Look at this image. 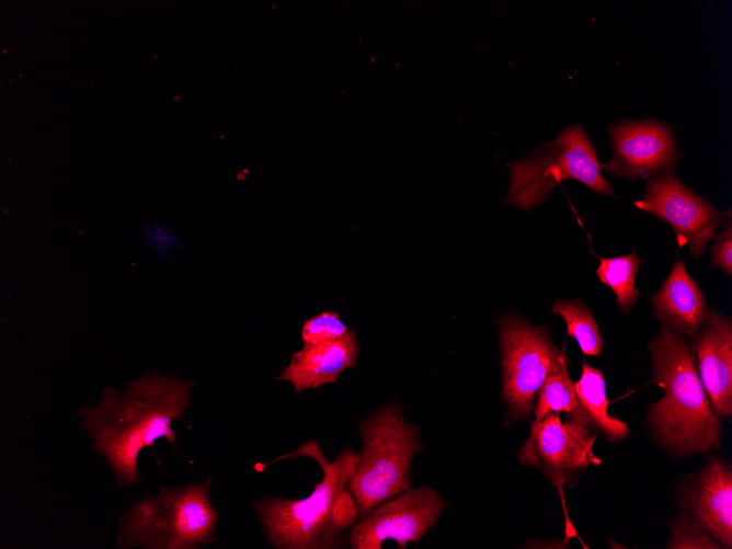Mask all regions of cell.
<instances>
[{
	"instance_id": "cell-1",
	"label": "cell",
	"mask_w": 732,
	"mask_h": 549,
	"mask_svg": "<svg viewBox=\"0 0 732 549\" xmlns=\"http://www.w3.org/2000/svg\"><path fill=\"white\" fill-rule=\"evenodd\" d=\"M193 387L191 380L146 373L128 381L125 392L105 388L98 404L79 410L82 427L112 469L117 489L141 480L137 461L145 447L152 448L157 439L164 438L176 448L171 424L190 407Z\"/></svg>"
},
{
	"instance_id": "cell-2",
	"label": "cell",
	"mask_w": 732,
	"mask_h": 549,
	"mask_svg": "<svg viewBox=\"0 0 732 549\" xmlns=\"http://www.w3.org/2000/svg\"><path fill=\"white\" fill-rule=\"evenodd\" d=\"M652 380L664 390L650 405L648 423L670 451L688 456L720 445L721 418L711 407L697 370L696 355L683 334L664 325L650 342Z\"/></svg>"
},
{
	"instance_id": "cell-3",
	"label": "cell",
	"mask_w": 732,
	"mask_h": 549,
	"mask_svg": "<svg viewBox=\"0 0 732 549\" xmlns=\"http://www.w3.org/2000/svg\"><path fill=\"white\" fill-rule=\"evenodd\" d=\"M308 457L321 468L322 480L314 483L310 495L302 499L264 496L253 504V511L267 541L278 549L343 548L344 535L335 530L331 508L340 491L347 487L354 473L357 453L344 447L329 461L316 439L283 454L268 465L283 459Z\"/></svg>"
},
{
	"instance_id": "cell-4",
	"label": "cell",
	"mask_w": 732,
	"mask_h": 549,
	"mask_svg": "<svg viewBox=\"0 0 732 549\" xmlns=\"http://www.w3.org/2000/svg\"><path fill=\"white\" fill-rule=\"evenodd\" d=\"M219 513L211 504L210 478L185 485L160 487L144 494L121 516V548L196 549L216 542Z\"/></svg>"
},
{
	"instance_id": "cell-5",
	"label": "cell",
	"mask_w": 732,
	"mask_h": 549,
	"mask_svg": "<svg viewBox=\"0 0 732 549\" xmlns=\"http://www.w3.org/2000/svg\"><path fill=\"white\" fill-rule=\"evenodd\" d=\"M362 448L347 488L359 516L411 488V466L423 448L420 427L394 402L380 407L359 425Z\"/></svg>"
},
{
	"instance_id": "cell-6",
	"label": "cell",
	"mask_w": 732,
	"mask_h": 549,
	"mask_svg": "<svg viewBox=\"0 0 732 549\" xmlns=\"http://www.w3.org/2000/svg\"><path fill=\"white\" fill-rule=\"evenodd\" d=\"M506 165L510 172L506 203L522 209L540 205L558 184L570 179L599 194L615 196L611 185L601 173L597 153L580 124L564 128L552 141Z\"/></svg>"
},
{
	"instance_id": "cell-7",
	"label": "cell",
	"mask_w": 732,
	"mask_h": 549,
	"mask_svg": "<svg viewBox=\"0 0 732 549\" xmlns=\"http://www.w3.org/2000/svg\"><path fill=\"white\" fill-rule=\"evenodd\" d=\"M502 354V394L510 421L527 418L545 380L568 366L546 327H536L515 313L499 321Z\"/></svg>"
},
{
	"instance_id": "cell-8",
	"label": "cell",
	"mask_w": 732,
	"mask_h": 549,
	"mask_svg": "<svg viewBox=\"0 0 732 549\" xmlns=\"http://www.w3.org/2000/svg\"><path fill=\"white\" fill-rule=\"evenodd\" d=\"M446 505L443 496L428 485L409 488L356 522L347 544L352 549H380L385 541L394 540L403 549L436 525Z\"/></svg>"
},
{
	"instance_id": "cell-9",
	"label": "cell",
	"mask_w": 732,
	"mask_h": 549,
	"mask_svg": "<svg viewBox=\"0 0 732 549\" xmlns=\"http://www.w3.org/2000/svg\"><path fill=\"white\" fill-rule=\"evenodd\" d=\"M597 434L574 420L562 422L551 413L533 421L518 460L537 467L553 485L561 488L575 481L590 465L599 460L593 453Z\"/></svg>"
},
{
	"instance_id": "cell-10",
	"label": "cell",
	"mask_w": 732,
	"mask_h": 549,
	"mask_svg": "<svg viewBox=\"0 0 732 549\" xmlns=\"http://www.w3.org/2000/svg\"><path fill=\"white\" fill-rule=\"evenodd\" d=\"M633 204L670 224L678 245H687L695 259L706 251L725 217L672 172L648 179L642 199Z\"/></svg>"
},
{
	"instance_id": "cell-11",
	"label": "cell",
	"mask_w": 732,
	"mask_h": 549,
	"mask_svg": "<svg viewBox=\"0 0 732 549\" xmlns=\"http://www.w3.org/2000/svg\"><path fill=\"white\" fill-rule=\"evenodd\" d=\"M613 157L602 169L628 180L672 172L679 155L673 128L657 121L624 119L609 126Z\"/></svg>"
},
{
	"instance_id": "cell-12",
	"label": "cell",
	"mask_w": 732,
	"mask_h": 549,
	"mask_svg": "<svg viewBox=\"0 0 732 549\" xmlns=\"http://www.w3.org/2000/svg\"><path fill=\"white\" fill-rule=\"evenodd\" d=\"M690 348L697 356V370L716 413L732 414V321L714 308L708 310Z\"/></svg>"
},
{
	"instance_id": "cell-13",
	"label": "cell",
	"mask_w": 732,
	"mask_h": 549,
	"mask_svg": "<svg viewBox=\"0 0 732 549\" xmlns=\"http://www.w3.org/2000/svg\"><path fill=\"white\" fill-rule=\"evenodd\" d=\"M358 353L359 344L353 330L335 341L304 343L276 379L291 384L295 392L333 384L345 369L357 366Z\"/></svg>"
},
{
	"instance_id": "cell-14",
	"label": "cell",
	"mask_w": 732,
	"mask_h": 549,
	"mask_svg": "<svg viewBox=\"0 0 732 549\" xmlns=\"http://www.w3.org/2000/svg\"><path fill=\"white\" fill-rule=\"evenodd\" d=\"M684 507L721 547H732V472L721 460L707 461Z\"/></svg>"
},
{
	"instance_id": "cell-15",
	"label": "cell",
	"mask_w": 732,
	"mask_h": 549,
	"mask_svg": "<svg viewBox=\"0 0 732 549\" xmlns=\"http://www.w3.org/2000/svg\"><path fill=\"white\" fill-rule=\"evenodd\" d=\"M651 301L659 321L691 338L701 328L708 312L704 291L688 274L680 259L673 264Z\"/></svg>"
},
{
	"instance_id": "cell-16",
	"label": "cell",
	"mask_w": 732,
	"mask_h": 549,
	"mask_svg": "<svg viewBox=\"0 0 732 549\" xmlns=\"http://www.w3.org/2000/svg\"><path fill=\"white\" fill-rule=\"evenodd\" d=\"M583 424L609 441H620L630 434L627 423L608 414L605 379L601 370L583 362L582 374L574 382Z\"/></svg>"
},
{
	"instance_id": "cell-17",
	"label": "cell",
	"mask_w": 732,
	"mask_h": 549,
	"mask_svg": "<svg viewBox=\"0 0 732 549\" xmlns=\"http://www.w3.org/2000/svg\"><path fill=\"white\" fill-rule=\"evenodd\" d=\"M534 421H540L551 413H567V419L583 424V416L574 390V382L569 376L568 366L551 374L540 387L535 401Z\"/></svg>"
},
{
	"instance_id": "cell-18",
	"label": "cell",
	"mask_w": 732,
	"mask_h": 549,
	"mask_svg": "<svg viewBox=\"0 0 732 549\" xmlns=\"http://www.w3.org/2000/svg\"><path fill=\"white\" fill-rule=\"evenodd\" d=\"M643 262L636 251L630 254L601 258L596 268L599 281L609 286L616 295V302L627 314L637 302L640 293L634 285V278L640 264Z\"/></svg>"
},
{
	"instance_id": "cell-19",
	"label": "cell",
	"mask_w": 732,
	"mask_h": 549,
	"mask_svg": "<svg viewBox=\"0 0 732 549\" xmlns=\"http://www.w3.org/2000/svg\"><path fill=\"white\" fill-rule=\"evenodd\" d=\"M552 311L563 318L567 333L576 340L582 353L599 356L605 342L590 308L579 299L556 300Z\"/></svg>"
},
{
	"instance_id": "cell-20",
	"label": "cell",
	"mask_w": 732,
	"mask_h": 549,
	"mask_svg": "<svg viewBox=\"0 0 732 549\" xmlns=\"http://www.w3.org/2000/svg\"><path fill=\"white\" fill-rule=\"evenodd\" d=\"M671 533L667 548H722L699 522L688 515L675 519Z\"/></svg>"
},
{
	"instance_id": "cell-21",
	"label": "cell",
	"mask_w": 732,
	"mask_h": 549,
	"mask_svg": "<svg viewBox=\"0 0 732 549\" xmlns=\"http://www.w3.org/2000/svg\"><path fill=\"white\" fill-rule=\"evenodd\" d=\"M350 331L335 311H323L305 321L301 329L304 343L316 344L335 341Z\"/></svg>"
},
{
	"instance_id": "cell-22",
	"label": "cell",
	"mask_w": 732,
	"mask_h": 549,
	"mask_svg": "<svg viewBox=\"0 0 732 549\" xmlns=\"http://www.w3.org/2000/svg\"><path fill=\"white\" fill-rule=\"evenodd\" d=\"M359 517V511L355 497L347 487L343 488L336 495L332 508L331 521L336 531L344 535L345 530L354 526Z\"/></svg>"
},
{
	"instance_id": "cell-23",
	"label": "cell",
	"mask_w": 732,
	"mask_h": 549,
	"mask_svg": "<svg viewBox=\"0 0 732 549\" xmlns=\"http://www.w3.org/2000/svg\"><path fill=\"white\" fill-rule=\"evenodd\" d=\"M730 218L727 227L714 237L710 262L711 267L720 268L729 276L732 275V226Z\"/></svg>"
},
{
	"instance_id": "cell-24",
	"label": "cell",
	"mask_w": 732,
	"mask_h": 549,
	"mask_svg": "<svg viewBox=\"0 0 732 549\" xmlns=\"http://www.w3.org/2000/svg\"><path fill=\"white\" fill-rule=\"evenodd\" d=\"M146 241L158 252L165 253L178 243L173 231L163 224L147 225L144 228Z\"/></svg>"
}]
</instances>
